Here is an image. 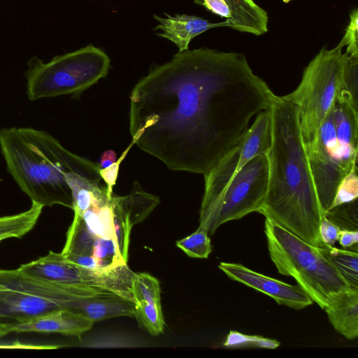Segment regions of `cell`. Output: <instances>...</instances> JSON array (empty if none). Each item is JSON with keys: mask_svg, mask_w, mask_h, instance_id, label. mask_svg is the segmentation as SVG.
<instances>
[{"mask_svg": "<svg viewBox=\"0 0 358 358\" xmlns=\"http://www.w3.org/2000/svg\"><path fill=\"white\" fill-rule=\"evenodd\" d=\"M272 141V121L269 108L259 112L232 148L204 177L202 202L216 196L233 177L252 158L266 154Z\"/></svg>", "mask_w": 358, "mask_h": 358, "instance_id": "9c48e42d", "label": "cell"}, {"mask_svg": "<svg viewBox=\"0 0 358 358\" xmlns=\"http://www.w3.org/2000/svg\"><path fill=\"white\" fill-rule=\"evenodd\" d=\"M357 70L358 58L348 56L341 88L347 91L356 101H357Z\"/></svg>", "mask_w": 358, "mask_h": 358, "instance_id": "4316f807", "label": "cell"}, {"mask_svg": "<svg viewBox=\"0 0 358 358\" xmlns=\"http://www.w3.org/2000/svg\"><path fill=\"white\" fill-rule=\"evenodd\" d=\"M115 294L106 289L55 283L18 268H0V338L20 325L80 301Z\"/></svg>", "mask_w": 358, "mask_h": 358, "instance_id": "277c9868", "label": "cell"}, {"mask_svg": "<svg viewBox=\"0 0 358 358\" xmlns=\"http://www.w3.org/2000/svg\"><path fill=\"white\" fill-rule=\"evenodd\" d=\"M224 1L231 10V18L224 21L226 27L256 36L268 31V14L253 0Z\"/></svg>", "mask_w": 358, "mask_h": 358, "instance_id": "2e32d148", "label": "cell"}, {"mask_svg": "<svg viewBox=\"0 0 358 358\" xmlns=\"http://www.w3.org/2000/svg\"><path fill=\"white\" fill-rule=\"evenodd\" d=\"M333 108L322 123L313 148L307 152L322 216L329 210L338 186L345 176L337 155Z\"/></svg>", "mask_w": 358, "mask_h": 358, "instance_id": "30bf717a", "label": "cell"}, {"mask_svg": "<svg viewBox=\"0 0 358 358\" xmlns=\"http://www.w3.org/2000/svg\"><path fill=\"white\" fill-rule=\"evenodd\" d=\"M0 150L8 172L31 202L73 210L67 176L86 158L68 150L47 131L31 127L1 129Z\"/></svg>", "mask_w": 358, "mask_h": 358, "instance_id": "3957f363", "label": "cell"}, {"mask_svg": "<svg viewBox=\"0 0 358 358\" xmlns=\"http://www.w3.org/2000/svg\"><path fill=\"white\" fill-rule=\"evenodd\" d=\"M208 231L199 226L193 234L176 242V246L193 258L207 259L212 252Z\"/></svg>", "mask_w": 358, "mask_h": 358, "instance_id": "44dd1931", "label": "cell"}, {"mask_svg": "<svg viewBox=\"0 0 358 358\" xmlns=\"http://www.w3.org/2000/svg\"><path fill=\"white\" fill-rule=\"evenodd\" d=\"M357 14L358 11L357 9L351 12L350 23L347 27L344 36L341 39L344 46H347L345 53L348 56L355 58H358Z\"/></svg>", "mask_w": 358, "mask_h": 358, "instance_id": "484cf974", "label": "cell"}, {"mask_svg": "<svg viewBox=\"0 0 358 358\" xmlns=\"http://www.w3.org/2000/svg\"><path fill=\"white\" fill-rule=\"evenodd\" d=\"M334 329L345 338L358 336V289L350 287L331 294L324 308Z\"/></svg>", "mask_w": 358, "mask_h": 358, "instance_id": "9a60e30c", "label": "cell"}, {"mask_svg": "<svg viewBox=\"0 0 358 358\" xmlns=\"http://www.w3.org/2000/svg\"><path fill=\"white\" fill-rule=\"evenodd\" d=\"M135 144L134 141H131L129 145L126 148V150L122 152L120 157L117 159L115 162L110 164L109 166L99 169V174L101 178L105 182L108 190L110 194H113V188L116 183V180L118 176V172L120 166V164L125 158L130 148Z\"/></svg>", "mask_w": 358, "mask_h": 358, "instance_id": "83f0119b", "label": "cell"}, {"mask_svg": "<svg viewBox=\"0 0 358 358\" xmlns=\"http://www.w3.org/2000/svg\"><path fill=\"white\" fill-rule=\"evenodd\" d=\"M268 182L266 154L249 161L213 199L201 202L199 226L208 234L229 221L259 211Z\"/></svg>", "mask_w": 358, "mask_h": 358, "instance_id": "ba28073f", "label": "cell"}, {"mask_svg": "<svg viewBox=\"0 0 358 358\" xmlns=\"http://www.w3.org/2000/svg\"><path fill=\"white\" fill-rule=\"evenodd\" d=\"M116 160V153L113 150H108L102 152L99 164L101 169H104L109 166Z\"/></svg>", "mask_w": 358, "mask_h": 358, "instance_id": "1f68e13d", "label": "cell"}, {"mask_svg": "<svg viewBox=\"0 0 358 358\" xmlns=\"http://www.w3.org/2000/svg\"><path fill=\"white\" fill-rule=\"evenodd\" d=\"M135 306L134 301L113 294L78 301L71 309L81 313L94 323L116 317H134Z\"/></svg>", "mask_w": 358, "mask_h": 358, "instance_id": "e0dca14e", "label": "cell"}, {"mask_svg": "<svg viewBox=\"0 0 358 358\" xmlns=\"http://www.w3.org/2000/svg\"><path fill=\"white\" fill-rule=\"evenodd\" d=\"M109 68L108 56L92 45L56 56L48 62L33 57L25 72L27 96L36 101L79 95L104 78Z\"/></svg>", "mask_w": 358, "mask_h": 358, "instance_id": "52a82bcc", "label": "cell"}, {"mask_svg": "<svg viewBox=\"0 0 358 358\" xmlns=\"http://www.w3.org/2000/svg\"><path fill=\"white\" fill-rule=\"evenodd\" d=\"M357 196L358 176L356 165L341 180L329 209L357 200Z\"/></svg>", "mask_w": 358, "mask_h": 358, "instance_id": "d4e9b609", "label": "cell"}, {"mask_svg": "<svg viewBox=\"0 0 358 358\" xmlns=\"http://www.w3.org/2000/svg\"><path fill=\"white\" fill-rule=\"evenodd\" d=\"M159 22L155 30H159L158 35L172 41L179 52L189 49L190 41L206 31L217 27H226L224 22L212 23L200 17L188 15H167L162 17L155 15Z\"/></svg>", "mask_w": 358, "mask_h": 358, "instance_id": "5bb4252c", "label": "cell"}, {"mask_svg": "<svg viewBox=\"0 0 358 358\" xmlns=\"http://www.w3.org/2000/svg\"><path fill=\"white\" fill-rule=\"evenodd\" d=\"M94 322L80 312L64 308L44 314L17 327L14 333H57L80 336L90 330Z\"/></svg>", "mask_w": 358, "mask_h": 358, "instance_id": "4fadbf2b", "label": "cell"}, {"mask_svg": "<svg viewBox=\"0 0 358 358\" xmlns=\"http://www.w3.org/2000/svg\"><path fill=\"white\" fill-rule=\"evenodd\" d=\"M343 48L342 40L332 49L322 48L304 69L298 87L283 96L299 109L306 153L315 146L320 129L343 85L348 57L343 52Z\"/></svg>", "mask_w": 358, "mask_h": 358, "instance_id": "8992f818", "label": "cell"}, {"mask_svg": "<svg viewBox=\"0 0 358 358\" xmlns=\"http://www.w3.org/2000/svg\"><path fill=\"white\" fill-rule=\"evenodd\" d=\"M134 317L152 336L162 334L164 329V320L161 304L141 301L136 303Z\"/></svg>", "mask_w": 358, "mask_h": 358, "instance_id": "7402d4cb", "label": "cell"}, {"mask_svg": "<svg viewBox=\"0 0 358 358\" xmlns=\"http://www.w3.org/2000/svg\"><path fill=\"white\" fill-rule=\"evenodd\" d=\"M223 345L228 348H264L274 350L280 345L277 340L257 335H248L237 331H230Z\"/></svg>", "mask_w": 358, "mask_h": 358, "instance_id": "603a6c76", "label": "cell"}, {"mask_svg": "<svg viewBox=\"0 0 358 358\" xmlns=\"http://www.w3.org/2000/svg\"><path fill=\"white\" fill-rule=\"evenodd\" d=\"M341 230L338 226L323 216L319 227V236L322 245L334 246L338 240Z\"/></svg>", "mask_w": 358, "mask_h": 358, "instance_id": "f1b7e54d", "label": "cell"}, {"mask_svg": "<svg viewBox=\"0 0 358 358\" xmlns=\"http://www.w3.org/2000/svg\"><path fill=\"white\" fill-rule=\"evenodd\" d=\"M275 96L243 54L188 49L134 86L129 131L169 169L205 177Z\"/></svg>", "mask_w": 358, "mask_h": 358, "instance_id": "6da1fadb", "label": "cell"}, {"mask_svg": "<svg viewBox=\"0 0 358 358\" xmlns=\"http://www.w3.org/2000/svg\"><path fill=\"white\" fill-rule=\"evenodd\" d=\"M338 241L344 249L349 248L350 247L357 244V230L341 229Z\"/></svg>", "mask_w": 358, "mask_h": 358, "instance_id": "4dcf8cb0", "label": "cell"}, {"mask_svg": "<svg viewBox=\"0 0 358 358\" xmlns=\"http://www.w3.org/2000/svg\"><path fill=\"white\" fill-rule=\"evenodd\" d=\"M195 1L212 13L225 17L226 20L231 18V10L224 0H195Z\"/></svg>", "mask_w": 358, "mask_h": 358, "instance_id": "f546056e", "label": "cell"}, {"mask_svg": "<svg viewBox=\"0 0 358 358\" xmlns=\"http://www.w3.org/2000/svg\"><path fill=\"white\" fill-rule=\"evenodd\" d=\"M357 101L340 89L333 106L337 155L346 175L357 164L358 138Z\"/></svg>", "mask_w": 358, "mask_h": 358, "instance_id": "7c38bea8", "label": "cell"}, {"mask_svg": "<svg viewBox=\"0 0 358 358\" xmlns=\"http://www.w3.org/2000/svg\"><path fill=\"white\" fill-rule=\"evenodd\" d=\"M269 110L272 141L266 153L267 190L259 213L308 243L323 247L319 236L322 218L300 129L299 109L275 95Z\"/></svg>", "mask_w": 358, "mask_h": 358, "instance_id": "7a4b0ae2", "label": "cell"}, {"mask_svg": "<svg viewBox=\"0 0 358 358\" xmlns=\"http://www.w3.org/2000/svg\"><path fill=\"white\" fill-rule=\"evenodd\" d=\"M323 216L341 229L357 230V200L331 208Z\"/></svg>", "mask_w": 358, "mask_h": 358, "instance_id": "cb8c5ba5", "label": "cell"}, {"mask_svg": "<svg viewBox=\"0 0 358 358\" xmlns=\"http://www.w3.org/2000/svg\"><path fill=\"white\" fill-rule=\"evenodd\" d=\"M131 292L136 303L145 301L161 304L159 282L157 278L148 273H134Z\"/></svg>", "mask_w": 358, "mask_h": 358, "instance_id": "ffe728a7", "label": "cell"}, {"mask_svg": "<svg viewBox=\"0 0 358 358\" xmlns=\"http://www.w3.org/2000/svg\"><path fill=\"white\" fill-rule=\"evenodd\" d=\"M43 206L31 202L25 211L0 217V242L10 238H21L29 233L36 224Z\"/></svg>", "mask_w": 358, "mask_h": 358, "instance_id": "ac0fdd59", "label": "cell"}, {"mask_svg": "<svg viewBox=\"0 0 358 358\" xmlns=\"http://www.w3.org/2000/svg\"><path fill=\"white\" fill-rule=\"evenodd\" d=\"M218 267L230 279L266 294L279 305L301 310L313 303L299 285H292L264 275L241 264L220 262Z\"/></svg>", "mask_w": 358, "mask_h": 358, "instance_id": "8fae6325", "label": "cell"}, {"mask_svg": "<svg viewBox=\"0 0 358 358\" xmlns=\"http://www.w3.org/2000/svg\"><path fill=\"white\" fill-rule=\"evenodd\" d=\"M320 248L349 285L358 289L357 251L327 245Z\"/></svg>", "mask_w": 358, "mask_h": 358, "instance_id": "d6986e66", "label": "cell"}, {"mask_svg": "<svg viewBox=\"0 0 358 358\" xmlns=\"http://www.w3.org/2000/svg\"><path fill=\"white\" fill-rule=\"evenodd\" d=\"M268 250L279 273L291 276L322 309L333 293L351 287L319 247L265 217Z\"/></svg>", "mask_w": 358, "mask_h": 358, "instance_id": "5b68a950", "label": "cell"}]
</instances>
